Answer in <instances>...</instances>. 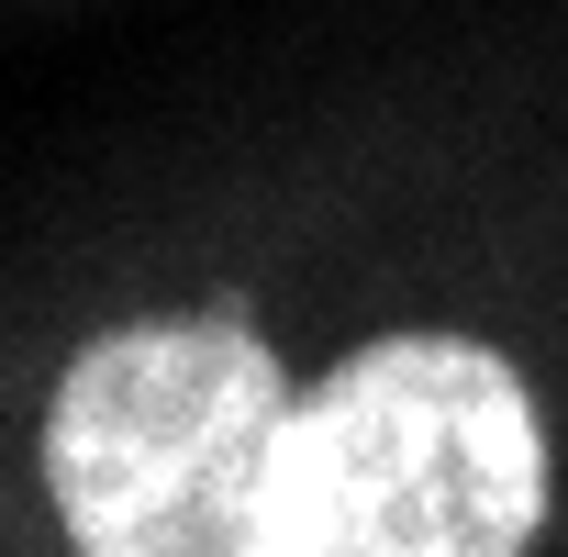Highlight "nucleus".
<instances>
[{"label":"nucleus","mask_w":568,"mask_h":557,"mask_svg":"<svg viewBox=\"0 0 568 557\" xmlns=\"http://www.w3.org/2000/svg\"><path fill=\"white\" fill-rule=\"evenodd\" d=\"M546 435L524 379L468 335L346 357L278 446L267 557H524Z\"/></svg>","instance_id":"nucleus-1"},{"label":"nucleus","mask_w":568,"mask_h":557,"mask_svg":"<svg viewBox=\"0 0 568 557\" xmlns=\"http://www.w3.org/2000/svg\"><path fill=\"white\" fill-rule=\"evenodd\" d=\"M302 402L245 324H123L45 402V490L79 557H267Z\"/></svg>","instance_id":"nucleus-2"}]
</instances>
